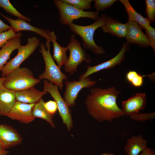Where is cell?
<instances>
[{
  "label": "cell",
  "instance_id": "obj_1",
  "mask_svg": "<svg viewBox=\"0 0 155 155\" xmlns=\"http://www.w3.org/2000/svg\"><path fill=\"white\" fill-rule=\"evenodd\" d=\"M90 91L84 103L88 114L96 120L111 121L125 115L117 104L120 92L115 87L93 88Z\"/></svg>",
  "mask_w": 155,
  "mask_h": 155
},
{
  "label": "cell",
  "instance_id": "obj_2",
  "mask_svg": "<svg viewBox=\"0 0 155 155\" xmlns=\"http://www.w3.org/2000/svg\"><path fill=\"white\" fill-rule=\"evenodd\" d=\"M107 16L102 13L94 22L89 25L81 26L73 23L69 26L71 32L81 38L83 47L96 55H103L105 54L104 49L95 43L94 36L96 30L103 25Z\"/></svg>",
  "mask_w": 155,
  "mask_h": 155
},
{
  "label": "cell",
  "instance_id": "obj_3",
  "mask_svg": "<svg viewBox=\"0 0 155 155\" xmlns=\"http://www.w3.org/2000/svg\"><path fill=\"white\" fill-rule=\"evenodd\" d=\"M51 45L50 42L48 41H46L45 45L43 42L39 44L40 48L39 50L42 56L45 69L42 73L39 75L38 79L40 80H48L61 90L63 87V80H67V78L55 63L51 54Z\"/></svg>",
  "mask_w": 155,
  "mask_h": 155
},
{
  "label": "cell",
  "instance_id": "obj_4",
  "mask_svg": "<svg viewBox=\"0 0 155 155\" xmlns=\"http://www.w3.org/2000/svg\"><path fill=\"white\" fill-rule=\"evenodd\" d=\"M40 82L35 78L32 71L27 67L16 69L5 77L3 86L13 91H20L34 87Z\"/></svg>",
  "mask_w": 155,
  "mask_h": 155
},
{
  "label": "cell",
  "instance_id": "obj_5",
  "mask_svg": "<svg viewBox=\"0 0 155 155\" xmlns=\"http://www.w3.org/2000/svg\"><path fill=\"white\" fill-rule=\"evenodd\" d=\"M81 45V43L76 38L75 35L71 34L70 41L67 46L69 51V55L64 68L65 71L71 75L77 71L78 66L83 61L87 63L92 62L91 56L82 48Z\"/></svg>",
  "mask_w": 155,
  "mask_h": 155
},
{
  "label": "cell",
  "instance_id": "obj_6",
  "mask_svg": "<svg viewBox=\"0 0 155 155\" xmlns=\"http://www.w3.org/2000/svg\"><path fill=\"white\" fill-rule=\"evenodd\" d=\"M53 2L59 11V21L64 25L69 26L74 20L81 18H88L96 21L99 17V12L97 11H82L61 0H55Z\"/></svg>",
  "mask_w": 155,
  "mask_h": 155
},
{
  "label": "cell",
  "instance_id": "obj_7",
  "mask_svg": "<svg viewBox=\"0 0 155 155\" xmlns=\"http://www.w3.org/2000/svg\"><path fill=\"white\" fill-rule=\"evenodd\" d=\"M27 41V44L21 45L17 49V55L4 66L1 70L2 77H5L19 68L20 65L35 51L40 43V40L35 36L28 38Z\"/></svg>",
  "mask_w": 155,
  "mask_h": 155
},
{
  "label": "cell",
  "instance_id": "obj_8",
  "mask_svg": "<svg viewBox=\"0 0 155 155\" xmlns=\"http://www.w3.org/2000/svg\"><path fill=\"white\" fill-rule=\"evenodd\" d=\"M44 90L49 93L56 102L59 115L63 123L66 126L68 131L73 128L71 110L64 99L61 97L58 87L46 80L43 82Z\"/></svg>",
  "mask_w": 155,
  "mask_h": 155
},
{
  "label": "cell",
  "instance_id": "obj_9",
  "mask_svg": "<svg viewBox=\"0 0 155 155\" xmlns=\"http://www.w3.org/2000/svg\"><path fill=\"white\" fill-rule=\"evenodd\" d=\"M97 82V81L91 80L88 77L78 81H65L64 100L69 107H72L75 105V100L81 90L84 88L92 87Z\"/></svg>",
  "mask_w": 155,
  "mask_h": 155
},
{
  "label": "cell",
  "instance_id": "obj_10",
  "mask_svg": "<svg viewBox=\"0 0 155 155\" xmlns=\"http://www.w3.org/2000/svg\"><path fill=\"white\" fill-rule=\"evenodd\" d=\"M129 49V44L126 42L124 43L120 51L112 58L95 65H88L86 72L79 77V80L85 79L91 74L103 70L114 68L121 64L125 59V54Z\"/></svg>",
  "mask_w": 155,
  "mask_h": 155
},
{
  "label": "cell",
  "instance_id": "obj_11",
  "mask_svg": "<svg viewBox=\"0 0 155 155\" xmlns=\"http://www.w3.org/2000/svg\"><path fill=\"white\" fill-rule=\"evenodd\" d=\"M0 15L10 24L11 28L16 34L22 31H32L39 35L45 38L46 41L51 42L53 31L37 27L22 19L18 18L13 19L9 18L0 12Z\"/></svg>",
  "mask_w": 155,
  "mask_h": 155
},
{
  "label": "cell",
  "instance_id": "obj_12",
  "mask_svg": "<svg viewBox=\"0 0 155 155\" xmlns=\"http://www.w3.org/2000/svg\"><path fill=\"white\" fill-rule=\"evenodd\" d=\"M21 135L11 125L0 124V148L6 150L21 144Z\"/></svg>",
  "mask_w": 155,
  "mask_h": 155
},
{
  "label": "cell",
  "instance_id": "obj_13",
  "mask_svg": "<svg viewBox=\"0 0 155 155\" xmlns=\"http://www.w3.org/2000/svg\"><path fill=\"white\" fill-rule=\"evenodd\" d=\"M126 24L127 30L125 38L127 43L129 44H136L143 48L149 46L150 42L148 37L137 23L128 21Z\"/></svg>",
  "mask_w": 155,
  "mask_h": 155
},
{
  "label": "cell",
  "instance_id": "obj_14",
  "mask_svg": "<svg viewBox=\"0 0 155 155\" xmlns=\"http://www.w3.org/2000/svg\"><path fill=\"white\" fill-rule=\"evenodd\" d=\"M34 104L16 101L7 116L22 123H30L35 119L32 114V109Z\"/></svg>",
  "mask_w": 155,
  "mask_h": 155
},
{
  "label": "cell",
  "instance_id": "obj_15",
  "mask_svg": "<svg viewBox=\"0 0 155 155\" xmlns=\"http://www.w3.org/2000/svg\"><path fill=\"white\" fill-rule=\"evenodd\" d=\"M146 101V94L138 92L127 100L121 102V109L125 115L130 116L144 110Z\"/></svg>",
  "mask_w": 155,
  "mask_h": 155
},
{
  "label": "cell",
  "instance_id": "obj_16",
  "mask_svg": "<svg viewBox=\"0 0 155 155\" xmlns=\"http://www.w3.org/2000/svg\"><path fill=\"white\" fill-rule=\"evenodd\" d=\"M14 92L16 101L29 104L38 102L42 97L48 93L44 90L41 91L34 87Z\"/></svg>",
  "mask_w": 155,
  "mask_h": 155
},
{
  "label": "cell",
  "instance_id": "obj_17",
  "mask_svg": "<svg viewBox=\"0 0 155 155\" xmlns=\"http://www.w3.org/2000/svg\"><path fill=\"white\" fill-rule=\"evenodd\" d=\"M101 28L104 32L109 33L119 38L125 37L126 24L121 23L110 17L107 16L103 25Z\"/></svg>",
  "mask_w": 155,
  "mask_h": 155
},
{
  "label": "cell",
  "instance_id": "obj_18",
  "mask_svg": "<svg viewBox=\"0 0 155 155\" xmlns=\"http://www.w3.org/2000/svg\"><path fill=\"white\" fill-rule=\"evenodd\" d=\"M22 34L9 40L0 50V70L7 63L11 53L21 45V37Z\"/></svg>",
  "mask_w": 155,
  "mask_h": 155
},
{
  "label": "cell",
  "instance_id": "obj_19",
  "mask_svg": "<svg viewBox=\"0 0 155 155\" xmlns=\"http://www.w3.org/2000/svg\"><path fill=\"white\" fill-rule=\"evenodd\" d=\"M14 91L3 87L0 90V116H7L16 102Z\"/></svg>",
  "mask_w": 155,
  "mask_h": 155
},
{
  "label": "cell",
  "instance_id": "obj_20",
  "mask_svg": "<svg viewBox=\"0 0 155 155\" xmlns=\"http://www.w3.org/2000/svg\"><path fill=\"white\" fill-rule=\"evenodd\" d=\"M147 142L143 136L132 135L127 140L124 150L127 155H138L147 147Z\"/></svg>",
  "mask_w": 155,
  "mask_h": 155
},
{
  "label": "cell",
  "instance_id": "obj_21",
  "mask_svg": "<svg viewBox=\"0 0 155 155\" xmlns=\"http://www.w3.org/2000/svg\"><path fill=\"white\" fill-rule=\"evenodd\" d=\"M119 1L123 4L125 8L128 16V21L136 22L142 28L146 30L150 25L147 19L136 12L132 6L129 0H120Z\"/></svg>",
  "mask_w": 155,
  "mask_h": 155
},
{
  "label": "cell",
  "instance_id": "obj_22",
  "mask_svg": "<svg viewBox=\"0 0 155 155\" xmlns=\"http://www.w3.org/2000/svg\"><path fill=\"white\" fill-rule=\"evenodd\" d=\"M57 37L54 32H53L51 42H52L53 48V57L56 62L58 66L61 69L67 63L68 57L67 56V51L68 48L67 47L60 46L57 42Z\"/></svg>",
  "mask_w": 155,
  "mask_h": 155
},
{
  "label": "cell",
  "instance_id": "obj_23",
  "mask_svg": "<svg viewBox=\"0 0 155 155\" xmlns=\"http://www.w3.org/2000/svg\"><path fill=\"white\" fill-rule=\"evenodd\" d=\"M32 114L35 118L42 119L48 123L53 128H55L53 116L47 112L39 101L35 104L32 109Z\"/></svg>",
  "mask_w": 155,
  "mask_h": 155
},
{
  "label": "cell",
  "instance_id": "obj_24",
  "mask_svg": "<svg viewBox=\"0 0 155 155\" xmlns=\"http://www.w3.org/2000/svg\"><path fill=\"white\" fill-rule=\"evenodd\" d=\"M0 7L3 8L7 13L17 17L18 18L26 22H30L31 20L30 18L24 16L19 12L9 0H0Z\"/></svg>",
  "mask_w": 155,
  "mask_h": 155
},
{
  "label": "cell",
  "instance_id": "obj_25",
  "mask_svg": "<svg viewBox=\"0 0 155 155\" xmlns=\"http://www.w3.org/2000/svg\"><path fill=\"white\" fill-rule=\"evenodd\" d=\"M144 75H141L136 71L130 70L126 75L127 81L133 86L138 88L142 86L144 83Z\"/></svg>",
  "mask_w": 155,
  "mask_h": 155
},
{
  "label": "cell",
  "instance_id": "obj_26",
  "mask_svg": "<svg viewBox=\"0 0 155 155\" xmlns=\"http://www.w3.org/2000/svg\"><path fill=\"white\" fill-rule=\"evenodd\" d=\"M64 3L71 5L75 8L84 11L90 9L92 0H61Z\"/></svg>",
  "mask_w": 155,
  "mask_h": 155
},
{
  "label": "cell",
  "instance_id": "obj_27",
  "mask_svg": "<svg viewBox=\"0 0 155 155\" xmlns=\"http://www.w3.org/2000/svg\"><path fill=\"white\" fill-rule=\"evenodd\" d=\"M145 2L146 18L150 24L152 23L155 20V0H145Z\"/></svg>",
  "mask_w": 155,
  "mask_h": 155
},
{
  "label": "cell",
  "instance_id": "obj_28",
  "mask_svg": "<svg viewBox=\"0 0 155 155\" xmlns=\"http://www.w3.org/2000/svg\"><path fill=\"white\" fill-rule=\"evenodd\" d=\"M22 34L19 32L16 34L11 28L6 31L0 33V48L2 47L9 40L13 37Z\"/></svg>",
  "mask_w": 155,
  "mask_h": 155
},
{
  "label": "cell",
  "instance_id": "obj_29",
  "mask_svg": "<svg viewBox=\"0 0 155 155\" xmlns=\"http://www.w3.org/2000/svg\"><path fill=\"white\" fill-rule=\"evenodd\" d=\"M39 102L47 112L53 117L57 112V107L55 101L50 100L45 102L41 98Z\"/></svg>",
  "mask_w": 155,
  "mask_h": 155
},
{
  "label": "cell",
  "instance_id": "obj_30",
  "mask_svg": "<svg viewBox=\"0 0 155 155\" xmlns=\"http://www.w3.org/2000/svg\"><path fill=\"white\" fill-rule=\"evenodd\" d=\"M130 118L136 121L143 122L148 120H152L155 118V113H137L130 116Z\"/></svg>",
  "mask_w": 155,
  "mask_h": 155
},
{
  "label": "cell",
  "instance_id": "obj_31",
  "mask_svg": "<svg viewBox=\"0 0 155 155\" xmlns=\"http://www.w3.org/2000/svg\"><path fill=\"white\" fill-rule=\"evenodd\" d=\"M117 0H94V7L96 11H103L104 9L111 6Z\"/></svg>",
  "mask_w": 155,
  "mask_h": 155
},
{
  "label": "cell",
  "instance_id": "obj_32",
  "mask_svg": "<svg viewBox=\"0 0 155 155\" xmlns=\"http://www.w3.org/2000/svg\"><path fill=\"white\" fill-rule=\"evenodd\" d=\"M146 34L150 42V46L155 52V29L150 25L146 30Z\"/></svg>",
  "mask_w": 155,
  "mask_h": 155
},
{
  "label": "cell",
  "instance_id": "obj_33",
  "mask_svg": "<svg viewBox=\"0 0 155 155\" xmlns=\"http://www.w3.org/2000/svg\"><path fill=\"white\" fill-rule=\"evenodd\" d=\"M138 155H155V152L152 149L147 147Z\"/></svg>",
  "mask_w": 155,
  "mask_h": 155
},
{
  "label": "cell",
  "instance_id": "obj_34",
  "mask_svg": "<svg viewBox=\"0 0 155 155\" xmlns=\"http://www.w3.org/2000/svg\"><path fill=\"white\" fill-rule=\"evenodd\" d=\"M11 28L10 26L5 24L0 19V33L7 30Z\"/></svg>",
  "mask_w": 155,
  "mask_h": 155
},
{
  "label": "cell",
  "instance_id": "obj_35",
  "mask_svg": "<svg viewBox=\"0 0 155 155\" xmlns=\"http://www.w3.org/2000/svg\"><path fill=\"white\" fill-rule=\"evenodd\" d=\"M155 73H153L152 74L149 75H144V77H148L150 80L152 81H154V79Z\"/></svg>",
  "mask_w": 155,
  "mask_h": 155
},
{
  "label": "cell",
  "instance_id": "obj_36",
  "mask_svg": "<svg viewBox=\"0 0 155 155\" xmlns=\"http://www.w3.org/2000/svg\"><path fill=\"white\" fill-rule=\"evenodd\" d=\"M9 153V151L0 148V155H7Z\"/></svg>",
  "mask_w": 155,
  "mask_h": 155
},
{
  "label": "cell",
  "instance_id": "obj_37",
  "mask_svg": "<svg viewBox=\"0 0 155 155\" xmlns=\"http://www.w3.org/2000/svg\"><path fill=\"white\" fill-rule=\"evenodd\" d=\"M5 80V77H0V90L3 87V83Z\"/></svg>",
  "mask_w": 155,
  "mask_h": 155
},
{
  "label": "cell",
  "instance_id": "obj_38",
  "mask_svg": "<svg viewBox=\"0 0 155 155\" xmlns=\"http://www.w3.org/2000/svg\"><path fill=\"white\" fill-rule=\"evenodd\" d=\"M100 155H116L112 153H104L102 154H100Z\"/></svg>",
  "mask_w": 155,
  "mask_h": 155
}]
</instances>
